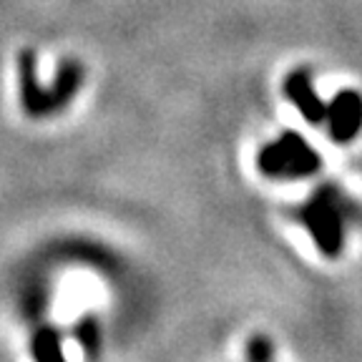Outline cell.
<instances>
[{
	"label": "cell",
	"instance_id": "6da1fadb",
	"mask_svg": "<svg viewBox=\"0 0 362 362\" xmlns=\"http://www.w3.org/2000/svg\"><path fill=\"white\" fill-rule=\"evenodd\" d=\"M355 216V206L337 187H320L300 209L302 224L310 229L320 252H325L327 257L339 255V249L345 244V229Z\"/></svg>",
	"mask_w": 362,
	"mask_h": 362
},
{
	"label": "cell",
	"instance_id": "7a4b0ae2",
	"mask_svg": "<svg viewBox=\"0 0 362 362\" xmlns=\"http://www.w3.org/2000/svg\"><path fill=\"white\" fill-rule=\"evenodd\" d=\"M262 174L272 179H300L320 169V156L300 134L287 131L277 141L267 144L257 156Z\"/></svg>",
	"mask_w": 362,
	"mask_h": 362
},
{
	"label": "cell",
	"instance_id": "3957f363",
	"mask_svg": "<svg viewBox=\"0 0 362 362\" xmlns=\"http://www.w3.org/2000/svg\"><path fill=\"white\" fill-rule=\"evenodd\" d=\"M329 134L337 144L352 141L362 129V96L357 90H339L337 96L327 103L325 116Z\"/></svg>",
	"mask_w": 362,
	"mask_h": 362
},
{
	"label": "cell",
	"instance_id": "277c9868",
	"mask_svg": "<svg viewBox=\"0 0 362 362\" xmlns=\"http://www.w3.org/2000/svg\"><path fill=\"white\" fill-rule=\"evenodd\" d=\"M18 78H21V103L28 116H48L53 113L51 90L43 88L35 76V53L33 48L18 51Z\"/></svg>",
	"mask_w": 362,
	"mask_h": 362
},
{
	"label": "cell",
	"instance_id": "5b68a950",
	"mask_svg": "<svg viewBox=\"0 0 362 362\" xmlns=\"http://www.w3.org/2000/svg\"><path fill=\"white\" fill-rule=\"evenodd\" d=\"M284 93H287L289 101L297 106V111L310 121L312 126L325 124V116H327V103L315 93V86H312L310 71H292L284 81Z\"/></svg>",
	"mask_w": 362,
	"mask_h": 362
},
{
	"label": "cell",
	"instance_id": "8992f818",
	"mask_svg": "<svg viewBox=\"0 0 362 362\" xmlns=\"http://www.w3.org/2000/svg\"><path fill=\"white\" fill-rule=\"evenodd\" d=\"M33 355L38 362H66L61 350V337L53 327H40L33 334Z\"/></svg>",
	"mask_w": 362,
	"mask_h": 362
},
{
	"label": "cell",
	"instance_id": "52a82bcc",
	"mask_svg": "<svg viewBox=\"0 0 362 362\" xmlns=\"http://www.w3.org/2000/svg\"><path fill=\"white\" fill-rule=\"evenodd\" d=\"M76 339L81 342V347H83L88 357L98 355V347H101V327H98L96 317L86 315L83 320H78V325H76Z\"/></svg>",
	"mask_w": 362,
	"mask_h": 362
},
{
	"label": "cell",
	"instance_id": "ba28073f",
	"mask_svg": "<svg viewBox=\"0 0 362 362\" xmlns=\"http://www.w3.org/2000/svg\"><path fill=\"white\" fill-rule=\"evenodd\" d=\"M247 362H274L272 360V342L267 337H252L247 347Z\"/></svg>",
	"mask_w": 362,
	"mask_h": 362
}]
</instances>
